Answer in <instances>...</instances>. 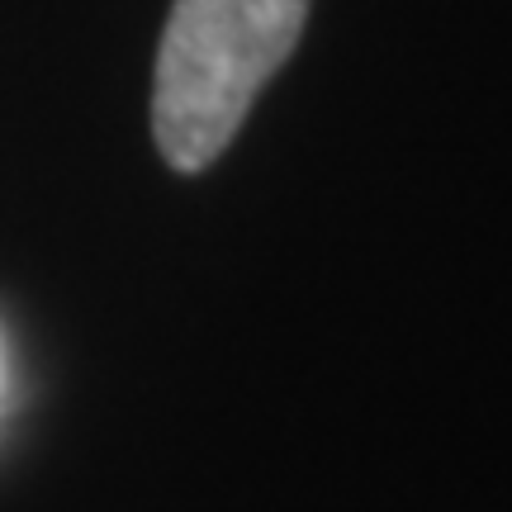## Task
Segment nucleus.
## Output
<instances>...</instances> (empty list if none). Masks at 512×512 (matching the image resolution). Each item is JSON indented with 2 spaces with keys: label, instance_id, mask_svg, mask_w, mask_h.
<instances>
[{
  "label": "nucleus",
  "instance_id": "f257e3e1",
  "mask_svg": "<svg viewBox=\"0 0 512 512\" xmlns=\"http://www.w3.org/2000/svg\"><path fill=\"white\" fill-rule=\"evenodd\" d=\"M309 0H176L157 48L152 133L176 171L233 143L261 86L304 34Z\"/></svg>",
  "mask_w": 512,
  "mask_h": 512
}]
</instances>
